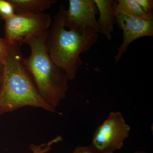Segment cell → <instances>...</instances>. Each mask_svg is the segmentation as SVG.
I'll list each match as a JSON object with an SVG mask.
<instances>
[{
    "mask_svg": "<svg viewBox=\"0 0 153 153\" xmlns=\"http://www.w3.org/2000/svg\"><path fill=\"white\" fill-rule=\"evenodd\" d=\"M47 33L24 38L20 44H26L30 47V56L24 58L23 63L38 93L56 112L60 101L66 98L68 79L48 54L46 45Z\"/></svg>",
    "mask_w": 153,
    "mask_h": 153,
    "instance_id": "obj_1",
    "label": "cell"
},
{
    "mask_svg": "<svg viewBox=\"0 0 153 153\" xmlns=\"http://www.w3.org/2000/svg\"><path fill=\"white\" fill-rule=\"evenodd\" d=\"M21 45L8 44L7 53L3 58L4 73L0 91V116L28 106L56 112L38 93L26 70Z\"/></svg>",
    "mask_w": 153,
    "mask_h": 153,
    "instance_id": "obj_2",
    "label": "cell"
},
{
    "mask_svg": "<svg viewBox=\"0 0 153 153\" xmlns=\"http://www.w3.org/2000/svg\"><path fill=\"white\" fill-rule=\"evenodd\" d=\"M63 4L54 16L52 27L47 33L46 45L48 54L53 62L67 75L68 80L76 77L82 65L81 53L91 49L98 41V33L87 29L82 34L65 29Z\"/></svg>",
    "mask_w": 153,
    "mask_h": 153,
    "instance_id": "obj_3",
    "label": "cell"
},
{
    "mask_svg": "<svg viewBox=\"0 0 153 153\" xmlns=\"http://www.w3.org/2000/svg\"><path fill=\"white\" fill-rule=\"evenodd\" d=\"M130 130V127L126 123L121 113L111 112L96 130L90 146L97 153H114L123 146Z\"/></svg>",
    "mask_w": 153,
    "mask_h": 153,
    "instance_id": "obj_4",
    "label": "cell"
},
{
    "mask_svg": "<svg viewBox=\"0 0 153 153\" xmlns=\"http://www.w3.org/2000/svg\"><path fill=\"white\" fill-rule=\"evenodd\" d=\"M4 22V38L8 44H20L24 38L46 33L52 21L49 14L42 13L16 14Z\"/></svg>",
    "mask_w": 153,
    "mask_h": 153,
    "instance_id": "obj_5",
    "label": "cell"
},
{
    "mask_svg": "<svg viewBox=\"0 0 153 153\" xmlns=\"http://www.w3.org/2000/svg\"><path fill=\"white\" fill-rule=\"evenodd\" d=\"M68 3L63 16L65 27L81 34L88 29L100 33L96 18L98 12L94 0H69Z\"/></svg>",
    "mask_w": 153,
    "mask_h": 153,
    "instance_id": "obj_6",
    "label": "cell"
},
{
    "mask_svg": "<svg viewBox=\"0 0 153 153\" xmlns=\"http://www.w3.org/2000/svg\"><path fill=\"white\" fill-rule=\"evenodd\" d=\"M115 19L116 24L123 31V42L114 57L117 63L132 42L142 37H153V19L139 18L121 13L116 16Z\"/></svg>",
    "mask_w": 153,
    "mask_h": 153,
    "instance_id": "obj_7",
    "label": "cell"
},
{
    "mask_svg": "<svg viewBox=\"0 0 153 153\" xmlns=\"http://www.w3.org/2000/svg\"><path fill=\"white\" fill-rule=\"evenodd\" d=\"M100 13L98 23L100 33H102L108 41L112 39L111 33L116 24L114 7L116 1L94 0Z\"/></svg>",
    "mask_w": 153,
    "mask_h": 153,
    "instance_id": "obj_8",
    "label": "cell"
},
{
    "mask_svg": "<svg viewBox=\"0 0 153 153\" xmlns=\"http://www.w3.org/2000/svg\"><path fill=\"white\" fill-rule=\"evenodd\" d=\"M16 14H37L49 9L56 0H9Z\"/></svg>",
    "mask_w": 153,
    "mask_h": 153,
    "instance_id": "obj_9",
    "label": "cell"
},
{
    "mask_svg": "<svg viewBox=\"0 0 153 153\" xmlns=\"http://www.w3.org/2000/svg\"><path fill=\"white\" fill-rule=\"evenodd\" d=\"M146 19H153V13L148 14L144 12L135 0H118L114 7V14L116 16L120 13Z\"/></svg>",
    "mask_w": 153,
    "mask_h": 153,
    "instance_id": "obj_10",
    "label": "cell"
},
{
    "mask_svg": "<svg viewBox=\"0 0 153 153\" xmlns=\"http://www.w3.org/2000/svg\"><path fill=\"white\" fill-rule=\"evenodd\" d=\"M13 5L9 0H0V18L4 21L16 15Z\"/></svg>",
    "mask_w": 153,
    "mask_h": 153,
    "instance_id": "obj_11",
    "label": "cell"
},
{
    "mask_svg": "<svg viewBox=\"0 0 153 153\" xmlns=\"http://www.w3.org/2000/svg\"><path fill=\"white\" fill-rule=\"evenodd\" d=\"M144 12L148 14L153 13V0H135Z\"/></svg>",
    "mask_w": 153,
    "mask_h": 153,
    "instance_id": "obj_12",
    "label": "cell"
},
{
    "mask_svg": "<svg viewBox=\"0 0 153 153\" xmlns=\"http://www.w3.org/2000/svg\"><path fill=\"white\" fill-rule=\"evenodd\" d=\"M8 44L4 38L0 37V57L3 58L5 57L7 53Z\"/></svg>",
    "mask_w": 153,
    "mask_h": 153,
    "instance_id": "obj_13",
    "label": "cell"
},
{
    "mask_svg": "<svg viewBox=\"0 0 153 153\" xmlns=\"http://www.w3.org/2000/svg\"><path fill=\"white\" fill-rule=\"evenodd\" d=\"M73 153H97L90 146H77L74 150Z\"/></svg>",
    "mask_w": 153,
    "mask_h": 153,
    "instance_id": "obj_14",
    "label": "cell"
},
{
    "mask_svg": "<svg viewBox=\"0 0 153 153\" xmlns=\"http://www.w3.org/2000/svg\"><path fill=\"white\" fill-rule=\"evenodd\" d=\"M4 73V66L3 59L0 57V91L2 86Z\"/></svg>",
    "mask_w": 153,
    "mask_h": 153,
    "instance_id": "obj_15",
    "label": "cell"
},
{
    "mask_svg": "<svg viewBox=\"0 0 153 153\" xmlns=\"http://www.w3.org/2000/svg\"><path fill=\"white\" fill-rule=\"evenodd\" d=\"M33 153H46V150L40 146L34 145L30 148Z\"/></svg>",
    "mask_w": 153,
    "mask_h": 153,
    "instance_id": "obj_16",
    "label": "cell"
},
{
    "mask_svg": "<svg viewBox=\"0 0 153 153\" xmlns=\"http://www.w3.org/2000/svg\"><path fill=\"white\" fill-rule=\"evenodd\" d=\"M134 153H148L143 151H136Z\"/></svg>",
    "mask_w": 153,
    "mask_h": 153,
    "instance_id": "obj_17",
    "label": "cell"
}]
</instances>
